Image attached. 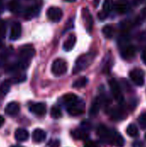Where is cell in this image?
Here are the masks:
<instances>
[{"instance_id":"1","label":"cell","mask_w":146,"mask_h":147,"mask_svg":"<svg viewBox=\"0 0 146 147\" xmlns=\"http://www.w3.org/2000/svg\"><path fill=\"white\" fill-rule=\"evenodd\" d=\"M96 57V53H89L86 54H83L81 56H79L77 58V59L76 60L75 65L73 67V74H77L79 73L80 71L85 70L87 67L89 66V65L92 63V61L94 60Z\"/></svg>"},{"instance_id":"2","label":"cell","mask_w":146,"mask_h":147,"mask_svg":"<svg viewBox=\"0 0 146 147\" xmlns=\"http://www.w3.org/2000/svg\"><path fill=\"white\" fill-rule=\"evenodd\" d=\"M35 54V50L32 46H24L20 49L19 53V63L18 66L22 69H26L28 65L30 59Z\"/></svg>"},{"instance_id":"3","label":"cell","mask_w":146,"mask_h":147,"mask_svg":"<svg viewBox=\"0 0 146 147\" xmlns=\"http://www.w3.org/2000/svg\"><path fill=\"white\" fill-rule=\"evenodd\" d=\"M66 109L71 116H79L84 113L85 110V102L78 97V99L74 102L72 104L66 107Z\"/></svg>"},{"instance_id":"4","label":"cell","mask_w":146,"mask_h":147,"mask_svg":"<svg viewBox=\"0 0 146 147\" xmlns=\"http://www.w3.org/2000/svg\"><path fill=\"white\" fill-rule=\"evenodd\" d=\"M52 72L56 77H60L66 73L67 71V63L62 59H57L52 62Z\"/></svg>"},{"instance_id":"5","label":"cell","mask_w":146,"mask_h":147,"mask_svg":"<svg viewBox=\"0 0 146 147\" xmlns=\"http://www.w3.org/2000/svg\"><path fill=\"white\" fill-rule=\"evenodd\" d=\"M108 84H109L111 93H112L114 98L120 103L123 102L124 96H123V94H122V91L120 89V85L118 83V81L114 78H112L108 81Z\"/></svg>"},{"instance_id":"6","label":"cell","mask_w":146,"mask_h":147,"mask_svg":"<svg viewBox=\"0 0 146 147\" xmlns=\"http://www.w3.org/2000/svg\"><path fill=\"white\" fill-rule=\"evenodd\" d=\"M130 78L131 80L137 85V86H143L145 84V71L139 68L133 69L131 71L130 74Z\"/></svg>"},{"instance_id":"7","label":"cell","mask_w":146,"mask_h":147,"mask_svg":"<svg viewBox=\"0 0 146 147\" xmlns=\"http://www.w3.org/2000/svg\"><path fill=\"white\" fill-rule=\"evenodd\" d=\"M46 16L53 22H59L63 17V11L58 7H50L46 10Z\"/></svg>"},{"instance_id":"8","label":"cell","mask_w":146,"mask_h":147,"mask_svg":"<svg viewBox=\"0 0 146 147\" xmlns=\"http://www.w3.org/2000/svg\"><path fill=\"white\" fill-rule=\"evenodd\" d=\"M112 130L108 129L106 126L101 125L97 129V134L101 140L104 143H110L112 137Z\"/></svg>"},{"instance_id":"9","label":"cell","mask_w":146,"mask_h":147,"mask_svg":"<svg viewBox=\"0 0 146 147\" xmlns=\"http://www.w3.org/2000/svg\"><path fill=\"white\" fill-rule=\"evenodd\" d=\"M82 16L83 18V21H84V23H85V27H86L87 31L89 33H90L92 31L94 21H93L92 15L90 14L89 9H87V8L83 9V10H82Z\"/></svg>"},{"instance_id":"10","label":"cell","mask_w":146,"mask_h":147,"mask_svg":"<svg viewBox=\"0 0 146 147\" xmlns=\"http://www.w3.org/2000/svg\"><path fill=\"white\" fill-rule=\"evenodd\" d=\"M29 110L31 111V113H33L34 115H37V116H43L46 115V107L45 103L42 102H37L33 104Z\"/></svg>"},{"instance_id":"11","label":"cell","mask_w":146,"mask_h":147,"mask_svg":"<svg viewBox=\"0 0 146 147\" xmlns=\"http://www.w3.org/2000/svg\"><path fill=\"white\" fill-rule=\"evenodd\" d=\"M19 111H20V106L15 102H9L4 109L5 114L7 115H9V116H15V115H18Z\"/></svg>"},{"instance_id":"12","label":"cell","mask_w":146,"mask_h":147,"mask_svg":"<svg viewBox=\"0 0 146 147\" xmlns=\"http://www.w3.org/2000/svg\"><path fill=\"white\" fill-rule=\"evenodd\" d=\"M136 54V48L133 45H127L124 46L121 50V56L125 59H133Z\"/></svg>"},{"instance_id":"13","label":"cell","mask_w":146,"mask_h":147,"mask_svg":"<svg viewBox=\"0 0 146 147\" xmlns=\"http://www.w3.org/2000/svg\"><path fill=\"white\" fill-rule=\"evenodd\" d=\"M21 34H22V26L20 22H14L11 26L9 39L11 40H15L20 38Z\"/></svg>"},{"instance_id":"14","label":"cell","mask_w":146,"mask_h":147,"mask_svg":"<svg viewBox=\"0 0 146 147\" xmlns=\"http://www.w3.org/2000/svg\"><path fill=\"white\" fill-rule=\"evenodd\" d=\"M76 42H77V37L74 34H70L67 39L65 40L64 44H63V48L65 51L66 52H69L71 50L73 49V47H75L76 45Z\"/></svg>"},{"instance_id":"15","label":"cell","mask_w":146,"mask_h":147,"mask_svg":"<svg viewBox=\"0 0 146 147\" xmlns=\"http://www.w3.org/2000/svg\"><path fill=\"white\" fill-rule=\"evenodd\" d=\"M32 139L35 143H41L46 139V133L42 129L37 128L33 132Z\"/></svg>"},{"instance_id":"16","label":"cell","mask_w":146,"mask_h":147,"mask_svg":"<svg viewBox=\"0 0 146 147\" xmlns=\"http://www.w3.org/2000/svg\"><path fill=\"white\" fill-rule=\"evenodd\" d=\"M39 12H40V6L36 5V4L32 5L26 9V10L24 12V17L27 20H30V19L34 18V16H36Z\"/></svg>"},{"instance_id":"17","label":"cell","mask_w":146,"mask_h":147,"mask_svg":"<svg viewBox=\"0 0 146 147\" xmlns=\"http://www.w3.org/2000/svg\"><path fill=\"white\" fill-rule=\"evenodd\" d=\"M110 144H113V145H114L115 146L117 147H122L124 146V145H125V140L119 133H117L115 131H113Z\"/></svg>"},{"instance_id":"18","label":"cell","mask_w":146,"mask_h":147,"mask_svg":"<svg viewBox=\"0 0 146 147\" xmlns=\"http://www.w3.org/2000/svg\"><path fill=\"white\" fill-rule=\"evenodd\" d=\"M71 136L78 140H86L89 138L87 131H85L83 128H77L71 131Z\"/></svg>"},{"instance_id":"19","label":"cell","mask_w":146,"mask_h":147,"mask_svg":"<svg viewBox=\"0 0 146 147\" xmlns=\"http://www.w3.org/2000/svg\"><path fill=\"white\" fill-rule=\"evenodd\" d=\"M101 105H102V99L100 97H96L92 104H91V107L89 109V115L90 116H96L98 115L99 111H100V109H101Z\"/></svg>"},{"instance_id":"20","label":"cell","mask_w":146,"mask_h":147,"mask_svg":"<svg viewBox=\"0 0 146 147\" xmlns=\"http://www.w3.org/2000/svg\"><path fill=\"white\" fill-rule=\"evenodd\" d=\"M28 137H29V134L24 128H18L15 133V138L19 142H24L28 140Z\"/></svg>"},{"instance_id":"21","label":"cell","mask_w":146,"mask_h":147,"mask_svg":"<svg viewBox=\"0 0 146 147\" xmlns=\"http://www.w3.org/2000/svg\"><path fill=\"white\" fill-rule=\"evenodd\" d=\"M114 8H115V10H116L118 13H120V14H124V13H126V12L127 11V9H128V3H127L126 1H124V0H120V1H118V2L114 4Z\"/></svg>"},{"instance_id":"22","label":"cell","mask_w":146,"mask_h":147,"mask_svg":"<svg viewBox=\"0 0 146 147\" xmlns=\"http://www.w3.org/2000/svg\"><path fill=\"white\" fill-rule=\"evenodd\" d=\"M78 99V96L73 93H68L63 96V102L65 105V107L72 104L74 102H76Z\"/></svg>"},{"instance_id":"23","label":"cell","mask_w":146,"mask_h":147,"mask_svg":"<svg viewBox=\"0 0 146 147\" xmlns=\"http://www.w3.org/2000/svg\"><path fill=\"white\" fill-rule=\"evenodd\" d=\"M87 84H88V78L86 77H81L73 82L72 87L74 89H81L85 87Z\"/></svg>"},{"instance_id":"24","label":"cell","mask_w":146,"mask_h":147,"mask_svg":"<svg viewBox=\"0 0 146 147\" xmlns=\"http://www.w3.org/2000/svg\"><path fill=\"white\" fill-rule=\"evenodd\" d=\"M126 134L132 137V138H135L139 135V128L135 124H130L128 125L127 128H126Z\"/></svg>"},{"instance_id":"25","label":"cell","mask_w":146,"mask_h":147,"mask_svg":"<svg viewBox=\"0 0 146 147\" xmlns=\"http://www.w3.org/2000/svg\"><path fill=\"white\" fill-rule=\"evenodd\" d=\"M102 34L107 39H111L114 34V29L111 25H106L102 28Z\"/></svg>"},{"instance_id":"26","label":"cell","mask_w":146,"mask_h":147,"mask_svg":"<svg viewBox=\"0 0 146 147\" xmlns=\"http://www.w3.org/2000/svg\"><path fill=\"white\" fill-rule=\"evenodd\" d=\"M123 110L120 109H112L110 110V115L114 120H120L123 119Z\"/></svg>"},{"instance_id":"27","label":"cell","mask_w":146,"mask_h":147,"mask_svg":"<svg viewBox=\"0 0 146 147\" xmlns=\"http://www.w3.org/2000/svg\"><path fill=\"white\" fill-rule=\"evenodd\" d=\"M10 86H11V82L10 80H5L2 83L1 86H0V93L3 96H5L8 94V92L10 90Z\"/></svg>"},{"instance_id":"28","label":"cell","mask_w":146,"mask_h":147,"mask_svg":"<svg viewBox=\"0 0 146 147\" xmlns=\"http://www.w3.org/2000/svg\"><path fill=\"white\" fill-rule=\"evenodd\" d=\"M50 115L53 119H59V118L62 117V111L58 106H53V107L51 108Z\"/></svg>"},{"instance_id":"29","label":"cell","mask_w":146,"mask_h":147,"mask_svg":"<svg viewBox=\"0 0 146 147\" xmlns=\"http://www.w3.org/2000/svg\"><path fill=\"white\" fill-rule=\"evenodd\" d=\"M114 3L113 0H105L103 3V11L108 14L113 9H114Z\"/></svg>"},{"instance_id":"30","label":"cell","mask_w":146,"mask_h":147,"mask_svg":"<svg viewBox=\"0 0 146 147\" xmlns=\"http://www.w3.org/2000/svg\"><path fill=\"white\" fill-rule=\"evenodd\" d=\"M20 8V0H11L9 4V9L10 11L15 13Z\"/></svg>"},{"instance_id":"31","label":"cell","mask_w":146,"mask_h":147,"mask_svg":"<svg viewBox=\"0 0 146 147\" xmlns=\"http://www.w3.org/2000/svg\"><path fill=\"white\" fill-rule=\"evenodd\" d=\"M139 123L140 125V127L144 129H146V113L142 114L139 117Z\"/></svg>"},{"instance_id":"32","label":"cell","mask_w":146,"mask_h":147,"mask_svg":"<svg viewBox=\"0 0 146 147\" xmlns=\"http://www.w3.org/2000/svg\"><path fill=\"white\" fill-rule=\"evenodd\" d=\"M6 33V24L3 21H0V39H3L5 36Z\"/></svg>"},{"instance_id":"33","label":"cell","mask_w":146,"mask_h":147,"mask_svg":"<svg viewBox=\"0 0 146 147\" xmlns=\"http://www.w3.org/2000/svg\"><path fill=\"white\" fill-rule=\"evenodd\" d=\"M25 80H26L25 75H18V76H15V78H13L12 79H10V82H11V84L12 83H21Z\"/></svg>"},{"instance_id":"34","label":"cell","mask_w":146,"mask_h":147,"mask_svg":"<svg viewBox=\"0 0 146 147\" xmlns=\"http://www.w3.org/2000/svg\"><path fill=\"white\" fill-rule=\"evenodd\" d=\"M84 147H100L96 142L94 141H91V140H88L85 142V145Z\"/></svg>"},{"instance_id":"35","label":"cell","mask_w":146,"mask_h":147,"mask_svg":"<svg viewBox=\"0 0 146 147\" xmlns=\"http://www.w3.org/2000/svg\"><path fill=\"white\" fill-rule=\"evenodd\" d=\"M60 145V142L58 140H52L49 144H48V146L49 147H59Z\"/></svg>"},{"instance_id":"36","label":"cell","mask_w":146,"mask_h":147,"mask_svg":"<svg viewBox=\"0 0 146 147\" xmlns=\"http://www.w3.org/2000/svg\"><path fill=\"white\" fill-rule=\"evenodd\" d=\"M108 14H107L106 12H104V11L102 10V11H100V12L98 13V17H99L100 20H104V19H106V17L108 16Z\"/></svg>"},{"instance_id":"37","label":"cell","mask_w":146,"mask_h":147,"mask_svg":"<svg viewBox=\"0 0 146 147\" xmlns=\"http://www.w3.org/2000/svg\"><path fill=\"white\" fill-rule=\"evenodd\" d=\"M141 59H142V61L144 62V64H145V65H146V49L145 50H144V52L142 53Z\"/></svg>"},{"instance_id":"38","label":"cell","mask_w":146,"mask_h":147,"mask_svg":"<svg viewBox=\"0 0 146 147\" xmlns=\"http://www.w3.org/2000/svg\"><path fill=\"white\" fill-rule=\"evenodd\" d=\"M143 146V144L139 141H137L133 144V147H142Z\"/></svg>"},{"instance_id":"39","label":"cell","mask_w":146,"mask_h":147,"mask_svg":"<svg viewBox=\"0 0 146 147\" xmlns=\"http://www.w3.org/2000/svg\"><path fill=\"white\" fill-rule=\"evenodd\" d=\"M3 124H4V118H3L2 115H0V127H1Z\"/></svg>"},{"instance_id":"40","label":"cell","mask_w":146,"mask_h":147,"mask_svg":"<svg viewBox=\"0 0 146 147\" xmlns=\"http://www.w3.org/2000/svg\"><path fill=\"white\" fill-rule=\"evenodd\" d=\"M3 4L2 0H0V12L3 11Z\"/></svg>"},{"instance_id":"41","label":"cell","mask_w":146,"mask_h":147,"mask_svg":"<svg viewBox=\"0 0 146 147\" xmlns=\"http://www.w3.org/2000/svg\"><path fill=\"white\" fill-rule=\"evenodd\" d=\"M65 2H68V3H73V2H75L76 0H65Z\"/></svg>"},{"instance_id":"42","label":"cell","mask_w":146,"mask_h":147,"mask_svg":"<svg viewBox=\"0 0 146 147\" xmlns=\"http://www.w3.org/2000/svg\"><path fill=\"white\" fill-rule=\"evenodd\" d=\"M12 147H21V146H12Z\"/></svg>"},{"instance_id":"43","label":"cell","mask_w":146,"mask_h":147,"mask_svg":"<svg viewBox=\"0 0 146 147\" xmlns=\"http://www.w3.org/2000/svg\"><path fill=\"white\" fill-rule=\"evenodd\" d=\"M145 140H146V134H145Z\"/></svg>"}]
</instances>
